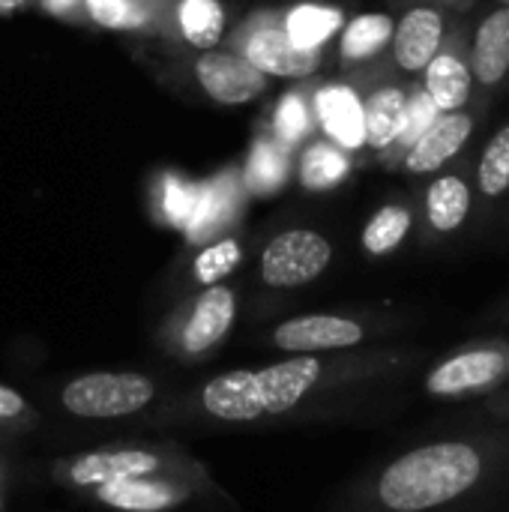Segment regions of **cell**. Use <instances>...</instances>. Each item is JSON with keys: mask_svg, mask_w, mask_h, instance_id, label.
<instances>
[{"mask_svg": "<svg viewBox=\"0 0 509 512\" xmlns=\"http://www.w3.org/2000/svg\"><path fill=\"white\" fill-rule=\"evenodd\" d=\"M480 474L483 459L471 444H429L396 459L381 474L378 498L393 512L435 510L465 495Z\"/></svg>", "mask_w": 509, "mask_h": 512, "instance_id": "1", "label": "cell"}, {"mask_svg": "<svg viewBox=\"0 0 509 512\" xmlns=\"http://www.w3.org/2000/svg\"><path fill=\"white\" fill-rule=\"evenodd\" d=\"M222 45L240 54L267 78L303 81V78H312L324 60V48H303L288 36L282 9L276 6H261L249 12L234 30L225 33Z\"/></svg>", "mask_w": 509, "mask_h": 512, "instance_id": "2", "label": "cell"}, {"mask_svg": "<svg viewBox=\"0 0 509 512\" xmlns=\"http://www.w3.org/2000/svg\"><path fill=\"white\" fill-rule=\"evenodd\" d=\"M156 396L150 378L135 372H90L63 387V408L81 420H117L138 414Z\"/></svg>", "mask_w": 509, "mask_h": 512, "instance_id": "3", "label": "cell"}, {"mask_svg": "<svg viewBox=\"0 0 509 512\" xmlns=\"http://www.w3.org/2000/svg\"><path fill=\"white\" fill-rule=\"evenodd\" d=\"M333 261V243L312 228L276 234L261 252V282L270 288H300L315 282Z\"/></svg>", "mask_w": 509, "mask_h": 512, "instance_id": "4", "label": "cell"}, {"mask_svg": "<svg viewBox=\"0 0 509 512\" xmlns=\"http://www.w3.org/2000/svg\"><path fill=\"white\" fill-rule=\"evenodd\" d=\"M249 192L240 177V165H225L213 177L198 183L195 207L189 222L183 225V234L189 243H210L216 237H225L234 231L246 213Z\"/></svg>", "mask_w": 509, "mask_h": 512, "instance_id": "5", "label": "cell"}, {"mask_svg": "<svg viewBox=\"0 0 509 512\" xmlns=\"http://www.w3.org/2000/svg\"><path fill=\"white\" fill-rule=\"evenodd\" d=\"M189 72L204 96H210L219 105H243L267 93L270 78L258 72L252 63H246L231 48L219 45L210 51L189 54Z\"/></svg>", "mask_w": 509, "mask_h": 512, "instance_id": "6", "label": "cell"}, {"mask_svg": "<svg viewBox=\"0 0 509 512\" xmlns=\"http://www.w3.org/2000/svg\"><path fill=\"white\" fill-rule=\"evenodd\" d=\"M228 33V12L222 0H168L165 3V45L180 54L219 48Z\"/></svg>", "mask_w": 509, "mask_h": 512, "instance_id": "7", "label": "cell"}, {"mask_svg": "<svg viewBox=\"0 0 509 512\" xmlns=\"http://www.w3.org/2000/svg\"><path fill=\"white\" fill-rule=\"evenodd\" d=\"M315 126L342 150L366 147V123H363V99L345 81H330L312 90Z\"/></svg>", "mask_w": 509, "mask_h": 512, "instance_id": "8", "label": "cell"}, {"mask_svg": "<svg viewBox=\"0 0 509 512\" xmlns=\"http://www.w3.org/2000/svg\"><path fill=\"white\" fill-rule=\"evenodd\" d=\"M363 336H366L363 327L354 318H342V315H300V318H288L273 330L276 348L288 354L354 348L363 342Z\"/></svg>", "mask_w": 509, "mask_h": 512, "instance_id": "9", "label": "cell"}, {"mask_svg": "<svg viewBox=\"0 0 509 512\" xmlns=\"http://www.w3.org/2000/svg\"><path fill=\"white\" fill-rule=\"evenodd\" d=\"M237 318V294L228 285H207L189 306L180 327V345L186 354H204L216 348Z\"/></svg>", "mask_w": 509, "mask_h": 512, "instance_id": "10", "label": "cell"}, {"mask_svg": "<svg viewBox=\"0 0 509 512\" xmlns=\"http://www.w3.org/2000/svg\"><path fill=\"white\" fill-rule=\"evenodd\" d=\"M471 132H474V120L468 114L444 111L411 141L405 153V168L411 174H435L468 144Z\"/></svg>", "mask_w": 509, "mask_h": 512, "instance_id": "11", "label": "cell"}, {"mask_svg": "<svg viewBox=\"0 0 509 512\" xmlns=\"http://www.w3.org/2000/svg\"><path fill=\"white\" fill-rule=\"evenodd\" d=\"M444 42V15L432 6L408 9L393 27V60L402 72H423L429 60L441 51Z\"/></svg>", "mask_w": 509, "mask_h": 512, "instance_id": "12", "label": "cell"}, {"mask_svg": "<svg viewBox=\"0 0 509 512\" xmlns=\"http://www.w3.org/2000/svg\"><path fill=\"white\" fill-rule=\"evenodd\" d=\"M507 372V357L495 348H477V351H465L450 357L447 363H441L426 387L432 396H462V393H474L483 390L489 384H495L501 375Z\"/></svg>", "mask_w": 509, "mask_h": 512, "instance_id": "13", "label": "cell"}, {"mask_svg": "<svg viewBox=\"0 0 509 512\" xmlns=\"http://www.w3.org/2000/svg\"><path fill=\"white\" fill-rule=\"evenodd\" d=\"M168 0H84L87 27L129 33L141 39H165Z\"/></svg>", "mask_w": 509, "mask_h": 512, "instance_id": "14", "label": "cell"}, {"mask_svg": "<svg viewBox=\"0 0 509 512\" xmlns=\"http://www.w3.org/2000/svg\"><path fill=\"white\" fill-rule=\"evenodd\" d=\"M321 363L312 354H297L285 363H273L258 372V390L264 414H285L303 402V396L318 384Z\"/></svg>", "mask_w": 509, "mask_h": 512, "instance_id": "15", "label": "cell"}, {"mask_svg": "<svg viewBox=\"0 0 509 512\" xmlns=\"http://www.w3.org/2000/svg\"><path fill=\"white\" fill-rule=\"evenodd\" d=\"M240 177H243L249 198H273L294 177V153L258 129V135L252 138L249 153L240 165Z\"/></svg>", "mask_w": 509, "mask_h": 512, "instance_id": "16", "label": "cell"}, {"mask_svg": "<svg viewBox=\"0 0 509 512\" xmlns=\"http://www.w3.org/2000/svg\"><path fill=\"white\" fill-rule=\"evenodd\" d=\"M201 402L210 417L228 420V423H249L264 414L261 390H258V372L234 369L213 381H207Z\"/></svg>", "mask_w": 509, "mask_h": 512, "instance_id": "17", "label": "cell"}, {"mask_svg": "<svg viewBox=\"0 0 509 512\" xmlns=\"http://www.w3.org/2000/svg\"><path fill=\"white\" fill-rule=\"evenodd\" d=\"M159 468V456L147 450H99V453H84L72 462L69 477L75 486L99 489L114 480H129V477H147Z\"/></svg>", "mask_w": 509, "mask_h": 512, "instance_id": "18", "label": "cell"}, {"mask_svg": "<svg viewBox=\"0 0 509 512\" xmlns=\"http://www.w3.org/2000/svg\"><path fill=\"white\" fill-rule=\"evenodd\" d=\"M315 105H312V90L309 87H291L288 93H282L264 123H261V132H267L273 141H279L285 150L297 153L303 144L312 141L315 135Z\"/></svg>", "mask_w": 509, "mask_h": 512, "instance_id": "19", "label": "cell"}, {"mask_svg": "<svg viewBox=\"0 0 509 512\" xmlns=\"http://www.w3.org/2000/svg\"><path fill=\"white\" fill-rule=\"evenodd\" d=\"M408 120V93L396 84H381L363 99L366 147L387 150L399 141Z\"/></svg>", "mask_w": 509, "mask_h": 512, "instance_id": "20", "label": "cell"}, {"mask_svg": "<svg viewBox=\"0 0 509 512\" xmlns=\"http://www.w3.org/2000/svg\"><path fill=\"white\" fill-rule=\"evenodd\" d=\"M468 69L483 87H495L509 72V6L495 9L477 27Z\"/></svg>", "mask_w": 509, "mask_h": 512, "instance_id": "21", "label": "cell"}, {"mask_svg": "<svg viewBox=\"0 0 509 512\" xmlns=\"http://www.w3.org/2000/svg\"><path fill=\"white\" fill-rule=\"evenodd\" d=\"M96 498L123 512H165L186 501V492L168 483H153L144 477L114 480L96 489Z\"/></svg>", "mask_w": 509, "mask_h": 512, "instance_id": "22", "label": "cell"}, {"mask_svg": "<svg viewBox=\"0 0 509 512\" xmlns=\"http://www.w3.org/2000/svg\"><path fill=\"white\" fill-rule=\"evenodd\" d=\"M393 27L396 21L384 12H366L351 18L348 24H342L339 33V60L345 69L369 63L372 57H378L390 39H393Z\"/></svg>", "mask_w": 509, "mask_h": 512, "instance_id": "23", "label": "cell"}, {"mask_svg": "<svg viewBox=\"0 0 509 512\" xmlns=\"http://www.w3.org/2000/svg\"><path fill=\"white\" fill-rule=\"evenodd\" d=\"M300 150L303 153L294 168H297V180L306 192H327V189L339 186L351 171L348 150L336 147L327 138H315V141L303 144Z\"/></svg>", "mask_w": 509, "mask_h": 512, "instance_id": "24", "label": "cell"}, {"mask_svg": "<svg viewBox=\"0 0 509 512\" xmlns=\"http://www.w3.org/2000/svg\"><path fill=\"white\" fill-rule=\"evenodd\" d=\"M426 72V93L435 108L441 111H462L471 99V69L450 51H438Z\"/></svg>", "mask_w": 509, "mask_h": 512, "instance_id": "25", "label": "cell"}, {"mask_svg": "<svg viewBox=\"0 0 509 512\" xmlns=\"http://www.w3.org/2000/svg\"><path fill=\"white\" fill-rule=\"evenodd\" d=\"M471 213V189L462 177L456 174H444L438 177L429 192H426V216L429 225L441 234L456 231Z\"/></svg>", "mask_w": 509, "mask_h": 512, "instance_id": "26", "label": "cell"}, {"mask_svg": "<svg viewBox=\"0 0 509 512\" xmlns=\"http://www.w3.org/2000/svg\"><path fill=\"white\" fill-rule=\"evenodd\" d=\"M282 21L288 36L303 45V48H324V42L342 30L345 15L336 6H321V3H297L291 9H282Z\"/></svg>", "mask_w": 509, "mask_h": 512, "instance_id": "27", "label": "cell"}, {"mask_svg": "<svg viewBox=\"0 0 509 512\" xmlns=\"http://www.w3.org/2000/svg\"><path fill=\"white\" fill-rule=\"evenodd\" d=\"M195 195H198V183H189L177 171H162L150 183V207H153L156 219L165 225H174V228H183L189 222Z\"/></svg>", "mask_w": 509, "mask_h": 512, "instance_id": "28", "label": "cell"}, {"mask_svg": "<svg viewBox=\"0 0 509 512\" xmlns=\"http://www.w3.org/2000/svg\"><path fill=\"white\" fill-rule=\"evenodd\" d=\"M240 264H243V246L234 234H225L210 243H201V249L192 261V276L198 285L207 288V285H219Z\"/></svg>", "mask_w": 509, "mask_h": 512, "instance_id": "29", "label": "cell"}, {"mask_svg": "<svg viewBox=\"0 0 509 512\" xmlns=\"http://www.w3.org/2000/svg\"><path fill=\"white\" fill-rule=\"evenodd\" d=\"M411 231V210L402 204L381 207L363 228V249L369 255H390L402 246V240Z\"/></svg>", "mask_w": 509, "mask_h": 512, "instance_id": "30", "label": "cell"}, {"mask_svg": "<svg viewBox=\"0 0 509 512\" xmlns=\"http://www.w3.org/2000/svg\"><path fill=\"white\" fill-rule=\"evenodd\" d=\"M480 189L489 198H498L509 189V126L498 129L486 144L480 159Z\"/></svg>", "mask_w": 509, "mask_h": 512, "instance_id": "31", "label": "cell"}, {"mask_svg": "<svg viewBox=\"0 0 509 512\" xmlns=\"http://www.w3.org/2000/svg\"><path fill=\"white\" fill-rule=\"evenodd\" d=\"M42 12H48L51 18L63 21V24H78L87 27V12H84V0H33Z\"/></svg>", "mask_w": 509, "mask_h": 512, "instance_id": "32", "label": "cell"}, {"mask_svg": "<svg viewBox=\"0 0 509 512\" xmlns=\"http://www.w3.org/2000/svg\"><path fill=\"white\" fill-rule=\"evenodd\" d=\"M24 411H27L24 396H21L18 390H12V387H3V384H0V423H3V420H15V417H21Z\"/></svg>", "mask_w": 509, "mask_h": 512, "instance_id": "33", "label": "cell"}, {"mask_svg": "<svg viewBox=\"0 0 509 512\" xmlns=\"http://www.w3.org/2000/svg\"><path fill=\"white\" fill-rule=\"evenodd\" d=\"M33 0H0V15H12L24 6H30Z\"/></svg>", "mask_w": 509, "mask_h": 512, "instance_id": "34", "label": "cell"}, {"mask_svg": "<svg viewBox=\"0 0 509 512\" xmlns=\"http://www.w3.org/2000/svg\"><path fill=\"white\" fill-rule=\"evenodd\" d=\"M441 3H462V0H441Z\"/></svg>", "mask_w": 509, "mask_h": 512, "instance_id": "35", "label": "cell"}, {"mask_svg": "<svg viewBox=\"0 0 509 512\" xmlns=\"http://www.w3.org/2000/svg\"><path fill=\"white\" fill-rule=\"evenodd\" d=\"M504 3H509V0H504Z\"/></svg>", "mask_w": 509, "mask_h": 512, "instance_id": "36", "label": "cell"}]
</instances>
